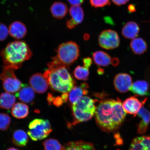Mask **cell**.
Here are the masks:
<instances>
[{
  "instance_id": "16",
  "label": "cell",
  "mask_w": 150,
  "mask_h": 150,
  "mask_svg": "<svg viewBox=\"0 0 150 150\" xmlns=\"http://www.w3.org/2000/svg\"><path fill=\"white\" fill-rule=\"evenodd\" d=\"M129 150H150V135L134 139Z\"/></svg>"
},
{
  "instance_id": "1",
  "label": "cell",
  "mask_w": 150,
  "mask_h": 150,
  "mask_svg": "<svg viewBox=\"0 0 150 150\" xmlns=\"http://www.w3.org/2000/svg\"><path fill=\"white\" fill-rule=\"evenodd\" d=\"M126 114L120 99H106L101 101L96 108V120L103 131L113 132L125 121Z\"/></svg>"
},
{
  "instance_id": "36",
  "label": "cell",
  "mask_w": 150,
  "mask_h": 150,
  "mask_svg": "<svg viewBox=\"0 0 150 150\" xmlns=\"http://www.w3.org/2000/svg\"><path fill=\"white\" fill-rule=\"evenodd\" d=\"M128 10L130 13L136 12V8L135 6L133 4H130L128 6Z\"/></svg>"
},
{
  "instance_id": "23",
  "label": "cell",
  "mask_w": 150,
  "mask_h": 150,
  "mask_svg": "<svg viewBox=\"0 0 150 150\" xmlns=\"http://www.w3.org/2000/svg\"><path fill=\"white\" fill-rule=\"evenodd\" d=\"M130 47L131 50L136 55H141L147 51V43L143 39L138 38H134L130 43Z\"/></svg>"
},
{
  "instance_id": "24",
  "label": "cell",
  "mask_w": 150,
  "mask_h": 150,
  "mask_svg": "<svg viewBox=\"0 0 150 150\" xmlns=\"http://www.w3.org/2000/svg\"><path fill=\"white\" fill-rule=\"evenodd\" d=\"M93 58L96 64L100 66H108L112 62L109 55L103 51L95 52L93 54Z\"/></svg>"
},
{
  "instance_id": "21",
  "label": "cell",
  "mask_w": 150,
  "mask_h": 150,
  "mask_svg": "<svg viewBox=\"0 0 150 150\" xmlns=\"http://www.w3.org/2000/svg\"><path fill=\"white\" fill-rule=\"evenodd\" d=\"M29 113V107L25 103L18 102L15 104L12 108L13 117L18 119L27 117Z\"/></svg>"
},
{
  "instance_id": "22",
  "label": "cell",
  "mask_w": 150,
  "mask_h": 150,
  "mask_svg": "<svg viewBox=\"0 0 150 150\" xmlns=\"http://www.w3.org/2000/svg\"><path fill=\"white\" fill-rule=\"evenodd\" d=\"M12 142L15 145L23 147L27 145L29 138L25 131L21 129L15 131L13 134Z\"/></svg>"
},
{
  "instance_id": "11",
  "label": "cell",
  "mask_w": 150,
  "mask_h": 150,
  "mask_svg": "<svg viewBox=\"0 0 150 150\" xmlns=\"http://www.w3.org/2000/svg\"><path fill=\"white\" fill-rule=\"evenodd\" d=\"M114 85L116 90L119 92H127L132 85V78L127 74H118L114 78Z\"/></svg>"
},
{
  "instance_id": "2",
  "label": "cell",
  "mask_w": 150,
  "mask_h": 150,
  "mask_svg": "<svg viewBox=\"0 0 150 150\" xmlns=\"http://www.w3.org/2000/svg\"><path fill=\"white\" fill-rule=\"evenodd\" d=\"M47 66L44 75L51 88L63 93L70 92L74 87V81L66 68V65L53 61Z\"/></svg>"
},
{
  "instance_id": "31",
  "label": "cell",
  "mask_w": 150,
  "mask_h": 150,
  "mask_svg": "<svg viewBox=\"0 0 150 150\" xmlns=\"http://www.w3.org/2000/svg\"><path fill=\"white\" fill-rule=\"evenodd\" d=\"M9 30L5 24L0 23V41L5 40L8 36Z\"/></svg>"
},
{
  "instance_id": "26",
  "label": "cell",
  "mask_w": 150,
  "mask_h": 150,
  "mask_svg": "<svg viewBox=\"0 0 150 150\" xmlns=\"http://www.w3.org/2000/svg\"><path fill=\"white\" fill-rule=\"evenodd\" d=\"M69 12L72 20L78 25L82 23L84 18L83 9L80 6H72L69 9Z\"/></svg>"
},
{
  "instance_id": "9",
  "label": "cell",
  "mask_w": 150,
  "mask_h": 150,
  "mask_svg": "<svg viewBox=\"0 0 150 150\" xmlns=\"http://www.w3.org/2000/svg\"><path fill=\"white\" fill-rule=\"evenodd\" d=\"M137 97L132 96L127 98L122 104L123 108L125 112L134 115V117L137 114L147 100V98H146L143 100L140 101Z\"/></svg>"
},
{
  "instance_id": "29",
  "label": "cell",
  "mask_w": 150,
  "mask_h": 150,
  "mask_svg": "<svg viewBox=\"0 0 150 150\" xmlns=\"http://www.w3.org/2000/svg\"><path fill=\"white\" fill-rule=\"evenodd\" d=\"M11 119L6 114L0 113V130L6 131L10 126Z\"/></svg>"
},
{
  "instance_id": "30",
  "label": "cell",
  "mask_w": 150,
  "mask_h": 150,
  "mask_svg": "<svg viewBox=\"0 0 150 150\" xmlns=\"http://www.w3.org/2000/svg\"><path fill=\"white\" fill-rule=\"evenodd\" d=\"M92 6L94 8L103 7L110 5V0H89Z\"/></svg>"
},
{
  "instance_id": "15",
  "label": "cell",
  "mask_w": 150,
  "mask_h": 150,
  "mask_svg": "<svg viewBox=\"0 0 150 150\" xmlns=\"http://www.w3.org/2000/svg\"><path fill=\"white\" fill-rule=\"evenodd\" d=\"M140 31L138 24L134 21L127 22L123 26L122 34L127 39H134L138 36Z\"/></svg>"
},
{
  "instance_id": "19",
  "label": "cell",
  "mask_w": 150,
  "mask_h": 150,
  "mask_svg": "<svg viewBox=\"0 0 150 150\" xmlns=\"http://www.w3.org/2000/svg\"><path fill=\"white\" fill-rule=\"evenodd\" d=\"M62 150H96L91 142L79 140L68 142L63 146Z\"/></svg>"
},
{
  "instance_id": "37",
  "label": "cell",
  "mask_w": 150,
  "mask_h": 150,
  "mask_svg": "<svg viewBox=\"0 0 150 150\" xmlns=\"http://www.w3.org/2000/svg\"><path fill=\"white\" fill-rule=\"evenodd\" d=\"M6 150H20L18 149H16V148H13V147H10L8 148V149H7Z\"/></svg>"
},
{
  "instance_id": "35",
  "label": "cell",
  "mask_w": 150,
  "mask_h": 150,
  "mask_svg": "<svg viewBox=\"0 0 150 150\" xmlns=\"http://www.w3.org/2000/svg\"><path fill=\"white\" fill-rule=\"evenodd\" d=\"M130 0H112V3L116 5L121 6L126 4Z\"/></svg>"
},
{
  "instance_id": "34",
  "label": "cell",
  "mask_w": 150,
  "mask_h": 150,
  "mask_svg": "<svg viewBox=\"0 0 150 150\" xmlns=\"http://www.w3.org/2000/svg\"><path fill=\"white\" fill-rule=\"evenodd\" d=\"M77 25L78 24L72 19L67 20V27L70 29H74Z\"/></svg>"
},
{
  "instance_id": "38",
  "label": "cell",
  "mask_w": 150,
  "mask_h": 150,
  "mask_svg": "<svg viewBox=\"0 0 150 150\" xmlns=\"http://www.w3.org/2000/svg\"></svg>"
},
{
  "instance_id": "14",
  "label": "cell",
  "mask_w": 150,
  "mask_h": 150,
  "mask_svg": "<svg viewBox=\"0 0 150 150\" xmlns=\"http://www.w3.org/2000/svg\"><path fill=\"white\" fill-rule=\"evenodd\" d=\"M9 33L11 37L16 39H21L25 36L27 33L25 26L22 22L15 21L9 26Z\"/></svg>"
},
{
  "instance_id": "20",
  "label": "cell",
  "mask_w": 150,
  "mask_h": 150,
  "mask_svg": "<svg viewBox=\"0 0 150 150\" xmlns=\"http://www.w3.org/2000/svg\"><path fill=\"white\" fill-rule=\"evenodd\" d=\"M16 96L20 100L24 103H31L35 97V91L29 86H24L16 94Z\"/></svg>"
},
{
  "instance_id": "13",
  "label": "cell",
  "mask_w": 150,
  "mask_h": 150,
  "mask_svg": "<svg viewBox=\"0 0 150 150\" xmlns=\"http://www.w3.org/2000/svg\"><path fill=\"white\" fill-rule=\"evenodd\" d=\"M87 84L83 83L80 86L73 88L69 95V100L72 104L78 102L84 95L87 94L88 91L87 90Z\"/></svg>"
},
{
  "instance_id": "3",
  "label": "cell",
  "mask_w": 150,
  "mask_h": 150,
  "mask_svg": "<svg viewBox=\"0 0 150 150\" xmlns=\"http://www.w3.org/2000/svg\"><path fill=\"white\" fill-rule=\"evenodd\" d=\"M4 67L16 70L24 61L30 59L32 52L25 42L16 41L9 43L0 53Z\"/></svg>"
},
{
  "instance_id": "7",
  "label": "cell",
  "mask_w": 150,
  "mask_h": 150,
  "mask_svg": "<svg viewBox=\"0 0 150 150\" xmlns=\"http://www.w3.org/2000/svg\"><path fill=\"white\" fill-rule=\"evenodd\" d=\"M15 69L11 67H4L0 75V79L3 81L4 88L8 93L17 92L24 85L17 78L15 74Z\"/></svg>"
},
{
  "instance_id": "12",
  "label": "cell",
  "mask_w": 150,
  "mask_h": 150,
  "mask_svg": "<svg viewBox=\"0 0 150 150\" xmlns=\"http://www.w3.org/2000/svg\"><path fill=\"white\" fill-rule=\"evenodd\" d=\"M137 115L142 119L138 126L137 132L140 134H145L149 128L150 122V112L143 106Z\"/></svg>"
},
{
  "instance_id": "6",
  "label": "cell",
  "mask_w": 150,
  "mask_h": 150,
  "mask_svg": "<svg viewBox=\"0 0 150 150\" xmlns=\"http://www.w3.org/2000/svg\"><path fill=\"white\" fill-rule=\"evenodd\" d=\"M28 134L34 141L44 139L52 131L50 121L41 119H35L30 122Z\"/></svg>"
},
{
  "instance_id": "25",
  "label": "cell",
  "mask_w": 150,
  "mask_h": 150,
  "mask_svg": "<svg viewBox=\"0 0 150 150\" xmlns=\"http://www.w3.org/2000/svg\"><path fill=\"white\" fill-rule=\"evenodd\" d=\"M16 101V97L10 93H1L0 96V108L3 109H10L14 106Z\"/></svg>"
},
{
  "instance_id": "10",
  "label": "cell",
  "mask_w": 150,
  "mask_h": 150,
  "mask_svg": "<svg viewBox=\"0 0 150 150\" xmlns=\"http://www.w3.org/2000/svg\"><path fill=\"white\" fill-rule=\"evenodd\" d=\"M29 83L34 91L38 93H44L48 89L47 81L44 75L40 73L33 75L30 79Z\"/></svg>"
},
{
  "instance_id": "4",
  "label": "cell",
  "mask_w": 150,
  "mask_h": 150,
  "mask_svg": "<svg viewBox=\"0 0 150 150\" xmlns=\"http://www.w3.org/2000/svg\"><path fill=\"white\" fill-rule=\"evenodd\" d=\"M96 101L91 97L84 96L76 104H72L74 125L87 121L92 119L96 111Z\"/></svg>"
},
{
  "instance_id": "27",
  "label": "cell",
  "mask_w": 150,
  "mask_h": 150,
  "mask_svg": "<svg viewBox=\"0 0 150 150\" xmlns=\"http://www.w3.org/2000/svg\"><path fill=\"white\" fill-rule=\"evenodd\" d=\"M42 145L45 150H62L63 148L59 141L53 138L45 140Z\"/></svg>"
},
{
  "instance_id": "8",
  "label": "cell",
  "mask_w": 150,
  "mask_h": 150,
  "mask_svg": "<svg viewBox=\"0 0 150 150\" xmlns=\"http://www.w3.org/2000/svg\"><path fill=\"white\" fill-rule=\"evenodd\" d=\"M98 42L101 47L105 49H114L119 46L120 39L117 33L112 29L103 31L98 37Z\"/></svg>"
},
{
  "instance_id": "32",
  "label": "cell",
  "mask_w": 150,
  "mask_h": 150,
  "mask_svg": "<svg viewBox=\"0 0 150 150\" xmlns=\"http://www.w3.org/2000/svg\"><path fill=\"white\" fill-rule=\"evenodd\" d=\"M72 6H79L84 2V0H67Z\"/></svg>"
},
{
  "instance_id": "5",
  "label": "cell",
  "mask_w": 150,
  "mask_h": 150,
  "mask_svg": "<svg viewBox=\"0 0 150 150\" xmlns=\"http://www.w3.org/2000/svg\"><path fill=\"white\" fill-rule=\"evenodd\" d=\"M79 56V47L72 41L59 45L57 50V55L52 59L65 65L74 63Z\"/></svg>"
},
{
  "instance_id": "28",
  "label": "cell",
  "mask_w": 150,
  "mask_h": 150,
  "mask_svg": "<svg viewBox=\"0 0 150 150\" xmlns=\"http://www.w3.org/2000/svg\"><path fill=\"white\" fill-rule=\"evenodd\" d=\"M88 69L84 67L78 66L75 68L74 72V76L79 80H87L89 76Z\"/></svg>"
},
{
  "instance_id": "18",
  "label": "cell",
  "mask_w": 150,
  "mask_h": 150,
  "mask_svg": "<svg viewBox=\"0 0 150 150\" xmlns=\"http://www.w3.org/2000/svg\"><path fill=\"white\" fill-rule=\"evenodd\" d=\"M50 12L54 18L60 19L65 17L68 12V8L64 3L56 1L52 4L50 8Z\"/></svg>"
},
{
  "instance_id": "33",
  "label": "cell",
  "mask_w": 150,
  "mask_h": 150,
  "mask_svg": "<svg viewBox=\"0 0 150 150\" xmlns=\"http://www.w3.org/2000/svg\"><path fill=\"white\" fill-rule=\"evenodd\" d=\"M83 67L89 69L92 63V60L90 57L84 58L83 59Z\"/></svg>"
},
{
  "instance_id": "17",
  "label": "cell",
  "mask_w": 150,
  "mask_h": 150,
  "mask_svg": "<svg viewBox=\"0 0 150 150\" xmlns=\"http://www.w3.org/2000/svg\"><path fill=\"white\" fill-rule=\"evenodd\" d=\"M149 83L144 80H138L132 84L130 91L136 95L139 96L150 95Z\"/></svg>"
}]
</instances>
